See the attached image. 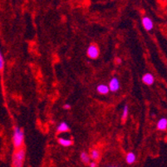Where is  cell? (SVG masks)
<instances>
[{
	"label": "cell",
	"instance_id": "cell-9",
	"mask_svg": "<svg viewBox=\"0 0 167 167\" xmlns=\"http://www.w3.org/2000/svg\"><path fill=\"white\" fill-rule=\"evenodd\" d=\"M57 131L58 133L69 131V126H67V124L65 122H62L60 124L58 125V128H57Z\"/></svg>",
	"mask_w": 167,
	"mask_h": 167
},
{
	"label": "cell",
	"instance_id": "cell-19",
	"mask_svg": "<svg viewBox=\"0 0 167 167\" xmlns=\"http://www.w3.org/2000/svg\"><path fill=\"white\" fill-rule=\"evenodd\" d=\"M108 167H115V166H108Z\"/></svg>",
	"mask_w": 167,
	"mask_h": 167
},
{
	"label": "cell",
	"instance_id": "cell-12",
	"mask_svg": "<svg viewBox=\"0 0 167 167\" xmlns=\"http://www.w3.org/2000/svg\"><path fill=\"white\" fill-rule=\"evenodd\" d=\"M90 155H88L87 152H82L81 153V161L84 164H89L90 163Z\"/></svg>",
	"mask_w": 167,
	"mask_h": 167
},
{
	"label": "cell",
	"instance_id": "cell-3",
	"mask_svg": "<svg viewBox=\"0 0 167 167\" xmlns=\"http://www.w3.org/2000/svg\"><path fill=\"white\" fill-rule=\"evenodd\" d=\"M87 56L91 59H97L98 57H99V54H100V50H99V48L97 44L95 43H92L91 45L88 47L87 48Z\"/></svg>",
	"mask_w": 167,
	"mask_h": 167
},
{
	"label": "cell",
	"instance_id": "cell-11",
	"mask_svg": "<svg viewBox=\"0 0 167 167\" xmlns=\"http://www.w3.org/2000/svg\"><path fill=\"white\" fill-rule=\"evenodd\" d=\"M58 143H59L61 146H66V147L72 146V145L73 144V140H67V139H64V138H59V139H58Z\"/></svg>",
	"mask_w": 167,
	"mask_h": 167
},
{
	"label": "cell",
	"instance_id": "cell-14",
	"mask_svg": "<svg viewBox=\"0 0 167 167\" xmlns=\"http://www.w3.org/2000/svg\"><path fill=\"white\" fill-rule=\"evenodd\" d=\"M128 112H129V107H128L127 105H125L124 108H123V112H122V120L123 122H124L126 120V118H127Z\"/></svg>",
	"mask_w": 167,
	"mask_h": 167
},
{
	"label": "cell",
	"instance_id": "cell-6",
	"mask_svg": "<svg viewBox=\"0 0 167 167\" xmlns=\"http://www.w3.org/2000/svg\"><path fill=\"white\" fill-rule=\"evenodd\" d=\"M154 81H155V78L151 73H146L142 76V82L147 86H151L154 83Z\"/></svg>",
	"mask_w": 167,
	"mask_h": 167
},
{
	"label": "cell",
	"instance_id": "cell-16",
	"mask_svg": "<svg viewBox=\"0 0 167 167\" xmlns=\"http://www.w3.org/2000/svg\"><path fill=\"white\" fill-rule=\"evenodd\" d=\"M63 108L65 110H69L71 108V105L70 104H65V105H63Z\"/></svg>",
	"mask_w": 167,
	"mask_h": 167
},
{
	"label": "cell",
	"instance_id": "cell-17",
	"mask_svg": "<svg viewBox=\"0 0 167 167\" xmlns=\"http://www.w3.org/2000/svg\"><path fill=\"white\" fill-rule=\"evenodd\" d=\"M97 162L96 161H93V162H91L90 163V167H97Z\"/></svg>",
	"mask_w": 167,
	"mask_h": 167
},
{
	"label": "cell",
	"instance_id": "cell-7",
	"mask_svg": "<svg viewBox=\"0 0 167 167\" xmlns=\"http://www.w3.org/2000/svg\"><path fill=\"white\" fill-rule=\"evenodd\" d=\"M167 119L165 117L160 119L157 122V129L159 131H166Z\"/></svg>",
	"mask_w": 167,
	"mask_h": 167
},
{
	"label": "cell",
	"instance_id": "cell-13",
	"mask_svg": "<svg viewBox=\"0 0 167 167\" xmlns=\"http://www.w3.org/2000/svg\"><path fill=\"white\" fill-rule=\"evenodd\" d=\"M126 162L128 164H132L136 161V155L134 154L133 152H129L127 155H126Z\"/></svg>",
	"mask_w": 167,
	"mask_h": 167
},
{
	"label": "cell",
	"instance_id": "cell-8",
	"mask_svg": "<svg viewBox=\"0 0 167 167\" xmlns=\"http://www.w3.org/2000/svg\"><path fill=\"white\" fill-rule=\"evenodd\" d=\"M97 91H98V93H100L101 95H106L109 93V87L106 84H100V85L97 86Z\"/></svg>",
	"mask_w": 167,
	"mask_h": 167
},
{
	"label": "cell",
	"instance_id": "cell-2",
	"mask_svg": "<svg viewBox=\"0 0 167 167\" xmlns=\"http://www.w3.org/2000/svg\"><path fill=\"white\" fill-rule=\"evenodd\" d=\"M25 149L21 147L17 149L12 155V166L23 167L25 160Z\"/></svg>",
	"mask_w": 167,
	"mask_h": 167
},
{
	"label": "cell",
	"instance_id": "cell-1",
	"mask_svg": "<svg viewBox=\"0 0 167 167\" xmlns=\"http://www.w3.org/2000/svg\"><path fill=\"white\" fill-rule=\"evenodd\" d=\"M12 143L16 150L21 148L24 143V131L19 126L14 127L13 136H12Z\"/></svg>",
	"mask_w": 167,
	"mask_h": 167
},
{
	"label": "cell",
	"instance_id": "cell-10",
	"mask_svg": "<svg viewBox=\"0 0 167 167\" xmlns=\"http://www.w3.org/2000/svg\"><path fill=\"white\" fill-rule=\"evenodd\" d=\"M100 151L97 149H93L91 151L90 153V158L92 159L93 161H97L98 159L100 158Z\"/></svg>",
	"mask_w": 167,
	"mask_h": 167
},
{
	"label": "cell",
	"instance_id": "cell-15",
	"mask_svg": "<svg viewBox=\"0 0 167 167\" xmlns=\"http://www.w3.org/2000/svg\"><path fill=\"white\" fill-rule=\"evenodd\" d=\"M4 68V59L3 58L2 52L0 51V71H3Z\"/></svg>",
	"mask_w": 167,
	"mask_h": 167
},
{
	"label": "cell",
	"instance_id": "cell-18",
	"mask_svg": "<svg viewBox=\"0 0 167 167\" xmlns=\"http://www.w3.org/2000/svg\"><path fill=\"white\" fill-rule=\"evenodd\" d=\"M115 62H116V63H117V64H121V63H122V59H121V58H115Z\"/></svg>",
	"mask_w": 167,
	"mask_h": 167
},
{
	"label": "cell",
	"instance_id": "cell-4",
	"mask_svg": "<svg viewBox=\"0 0 167 167\" xmlns=\"http://www.w3.org/2000/svg\"><path fill=\"white\" fill-rule=\"evenodd\" d=\"M108 87H109L110 91H112V92H116L119 91V89L121 87V84H120V81L116 76H114L110 80Z\"/></svg>",
	"mask_w": 167,
	"mask_h": 167
},
{
	"label": "cell",
	"instance_id": "cell-5",
	"mask_svg": "<svg viewBox=\"0 0 167 167\" xmlns=\"http://www.w3.org/2000/svg\"><path fill=\"white\" fill-rule=\"evenodd\" d=\"M141 22H142L143 27H144V28L146 31L152 30V28L154 27V24H153V22H152V20L149 17H144Z\"/></svg>",
	"mask_w": 167,
	"mask_h": 167
}]
</instances>
